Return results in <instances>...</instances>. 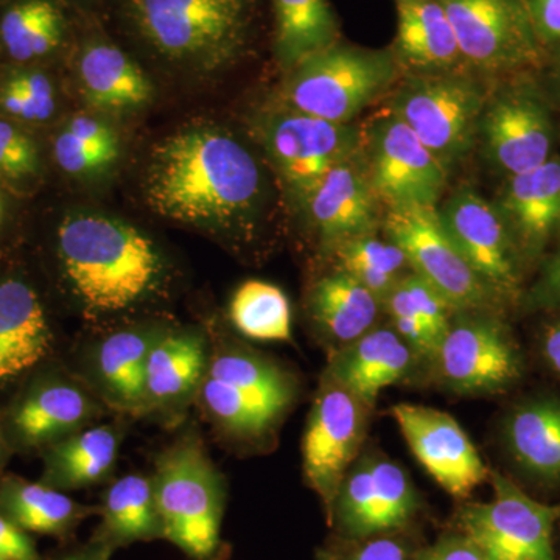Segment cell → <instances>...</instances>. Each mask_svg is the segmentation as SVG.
<instances>
[{"label":"cell","mask_w":560,"mask_h":560,"mask_svg":"<svg viewBox=\"0 0 560 560\" xmlns=\"http://www.w3.org/2000/svg\"><path fill=\"white\" fill-rule=\"evenodd\" d=\"M361 160L383 208L438 209L448 171L393 110L361 128Z\"/></svg>","instance_id":"cell-14"},{"label":"cell","mask_w":560,"mask_h":560,"mask_svg":"<svg viewBox=\"0 0 560 560\" xmlns=\"http://www.w3.org/2000/svg\"><path fill=\"white\" fill-rule=\"evenodd\" d=\"M536 73L492 81L482 109L478 139L504 178L534 171L558 153L555 108Z\"/></svg>","instance_id":"cell-8"},{"label":"cell","mask_w":560,"mask_h":560,"mask_svg":"<svg viewBox=\"0 0 560 560\" xmlns=\"http://www.w3.org/2000/svg\"><path fill=\"white\" fill-rule=\"evenodd\" d=\"M3 69H5V61H3L2 54H0V79H2Z\"/></svg>","instance_id":"cell-52"},{"label":"cell","mask_w":560,"mask_h":560,"mask_svg":"<svg viewBox=\"0 0 560 560\" xmlns=\"http://www.w3.org/2000/svg\"><path fill=\"white\" fill-rule=\"evenodd\" d=\"M275 103L334 124H353L401 79L389 47L337 40L285 70Z\"/></svg>","instance_id":"cell-6"},{"label":"cell","mask_w":560,"mask_h":560,"mask_svg":"<svg viewBox=\"0 0 560 560\" xmlns=\"http://www.w3.org/2000/svg\"><path fill=\"white\" fill-rule=\"evenodd\" d=\"M504 444L518 469L541 485L560 482V397L522 401L504 420Z\"/></svg>","instance_id":"cell-32"},{"label":"cell","mask_w":560,"mask_h":560,"mask_svg":"<svg viewBox=\"0 0 560 560\" xmlns=\"http://www.w3.org/2000/svg\"><path fill=\"white\" fill-rule=\"evenodd\" d=\"M397 28L389 49L404 75L469 72L441 0H394Z\"/></svg>","instance_id":"cell-28"},{"label":"cell","mask_w":560,"mask_h":560,"mask_svg":"<svg viewBox=\"0 0 560 560\" xmlns=\"http://www.w3.org/2000/svg\"><path fill=\"white\" fill-rule=\"evenodd\" d=\"M382 305L393 329L416 355L433 360L456 313L440 291L411 271L390 290Z\"/></svg>","instance_id":"cell-36"},{"label":"cell","mask_w":560,"mask_h":560,"mask_svg":"<svg viewBox=\"0 0 560 560\" xmlns=\"http://www.w3.org/2000/svg\"><path fill=\"white\" fill-rule=\"evenodd\" d=\"M230 319L243 337L256 341H289L291 305L289 298L265 280H246L230 302Z\"/></svg>","instance_id":"cell-39"},{"label":"cell","mask_w":560,"mask_h":560,"mask_svg":"<svg viewBox=\"0 0 560 560\" xmlns=\"http://www.w3.org/2000/svg\"><path fill=\"white\" fill-rule=\"evenodd\" d=\"M46 173V149L36 130L0 117V183L27 197L38 189Z\"/></svg>","instance_id":"cell-40"},{"label":"cell","mask_w":560,"mask_h":560,"mask_svg":"<svg viewBox=\"0 0 560 560\" xmlns=\"http://www.w3.org/2000/svg\"><path fill=\"white\" fill-rule=\"evenodd\" d=\"M540 352L548 368L560 377V318L544 327L540 335Z\"/></svg>","instance_id":"cell-48"},{"label":"cell","mask_w":560,"mask_h":560,"mask_svg":"<svg viewBox=\"0 0 560 560\" xmlns=\"http://www.w3.org/2000/svg\"><path fill=\"white\" fill-rule=\"evenodd\" d=\"M77 13L101 16L106 0H65Z\"/></svg>","instance_id":"cell-50"},{"label":"cell","mask_w":560,"mask_h":560,"mask_svg":"<svg viewBox=\"0 0 560 560\" xmlns=\"http://www.w3.org/2000/svg\"><path fill=\"white\" fill-rule=\"evenodd\" d=\"M54 348V331L38 291L20 276L0 279V385L38 368Z\"/></svg>","instance_id":"cell-26"},{"label":"cell","mask_w":560,"mask_h":560,"mask_svg":"<svg viewBox=\"0 0 560 560\" xmlns=\"http://www.w3.org/2000/svg\"><path fill=\"white\" fill-rule=\"evenodd\" d=\"M382 228L385 237L404 250L411 271L440 291L456 313L504 308L448 237L438 209H385Z\"/></svg>","instance_id":"cell-13"},{"label":"cell","mask_w":560,"mask_h":560,"mask_svg":"<svg viewBox=\"0 0 560 560\" xmlns=\"http://www.w3.org/2000/svg\"><path fill=\"white\" fill-rule=\"evenodd\" d=\"M164 540L190 560H228L221 536L226 481L206 451L200 434L187 431L154 460L151 475Z\"/></svg>","instance_id":"cell-4"},{"label":"cell","mask_w":560,"mask_h":560,"mask_svg":"<svg viewBox=\"0 0 560 560\" xmlns=\"http://www.w3.org/2000/svg\"><path fill=\"white\" fill-rule=\"evenodd\" d=\"M493 205L528 267L544 259L560 228V154L534 171L504 178Z\"/></svg>","instance_id":"cell-25"},{"label":"cell","mask_w":560,"mask_h":560,"mask_svg":"<svg viewBox=\"0 0 560 560\" xmlns=\"http://www.w3.org/2000/svg\"><path fill=\"white\" fill-rule=\"evenodd\" d=\"M390 415L420 466L453 499H467L489 480L492 470L451 415L411 404L396 405Z\"/></svg>","instance_id":"cell-20"},{"label":"cell","mask_w":560,"mask_h":560,"mask_svg":"<svg viewBox=\"0 0 560 560\" xmlns=\"http://www.w3.org/2000/svg\"><path fill=\"white\" fill-rule=\"evenodd\" d=\"M98 517L101 523L91 537L114 552L139 541L164 540L151 475L130 474L109 482Z\"/></svg>","instance_id":"cell-33"},{"label":"cell","mask_w":560,"mask_h":560,"mask_svg":"<svg viewBox=\"0 0 560 560\" xmlns=\"http://www.w3.org/2000/svg\"><path fill=\"white\" fill-rule=\"evenodd\" d=\"M552 245L541 259L539 278L523 293L521 304L528 311H560V228Z\"/></svg>","instance_id":"cell-41"},{"label":"cell","mask_w":560,"mask_h":560,"mask_svg":"<svg viewBox=\"0 0 560 560\" xmlns=\"http://www.w3.org/2000/svg\"><path fill=\"white\" fill-rule=\"evenodd\" d=\"M50 160L73 180L91 183L116 172L124 158V139L109 117L84 110L62 117L50 138Z\"/></svg>","instance_id":"cell-29"},{"label":"cell","mask_w":560,"mask_h":560,"mask_svg":"<svg viewBox=\"0 0 560 560\" xmlns=\"http://www.w3.org/2000/svg\"><path fill=\"white\" fill-rule=\"evenodd\" d=\"M7 0H0V5H2V3H5Z\"/></svg>","instance_id":"cell-53"},{"label":"cell","mask_w":560,"mask_h":560,"mask_svg":"<svg viewBox=\"0 0 560 560\" xmlns=\"http://www.w3.org/2000/svg\"><path fill=\"white\" fill-rule=\"evenodd\" d=\"M210 341L198 327L168 326L147 363V415L176 418L197 400L208 374Z\"/></svg>","instance_id":"cell-24"},{"label":"cell","mask_w":560,"mask_h":560,"mask_svg":"<svg viewBox=\"0 0 560 560\" xmlns=\"http://www.w3.org/2000/svg\"><path fill=\"white\" fill-rule=\"evenodd\" d=\"M370 411L350 390L323 377L302 438V467L307 485L323 501L327 523L338 489L359 458Z\"/></svg>","instance_id":"cell-18"},{"label":"cell","mask_w":560,"mask_h":560,"mask_svg":"<svg viewBox=\"0 0 560 560\" xmlns=\"http://www.w3.org/2000/svg\"><path fill=\"white\" fill-rule=\"evenodd\" d=\"M270 165L209 120L180 125L151 145L140 194L147 208L234 250L259 242L278 212Z\"/></svg>","instance_id":"cell-1"},{"label":"cell","mask_w":560,"mask_h":560,"mask_svg":"<svg viewBox=\"0 0 560 560\" xmlns=\"http://www.w3.org/2000/svg\"><path fill=\"white\" fill-rule=\"evenodd\" d=\"M61 70L90 110L113 120L136 116L154 101L149 70L94 14H80L75 43Z\"/></svg>","instance_id":"cell-12"},{"label":"cell","mask_w":560,"mask_h":560,"mask_svg":"<svg viewBox=\"0 0 560 560\" xmlns=\"http://www.w3.org/2000/svg\"><path fill=\"white\" fill-rule=\"evenodd\" d=\"M271 54L282 72L342 38L330 0H267Z\"/></svg>","instance_id":"cell-35"},{"label":"cell","mask_w":560,"mask_h":560,"mask_svg":"<svg viewBox=\"0 0 560 560\" xmlns=\"http://www.w3.org/2000/svg\"><path fill=\"white\" fill-rule=\"evenodd\" d=\"M545 55L560 49V0H522Z\"/></svg>","instance_id":"cell-42"},{"label":"cell","mask_w":560,"mask_h":560,"mask_svg":"<svg viewBox=\"0 0 560 560\" xmlns=\"http://www.w3.org/2000/svg\"><path fill=\"white\" fill-rule=\"evenodd\" d=\"M415 560H488L466 536L460 533L441 537L436 544L423 548Z\"/></svg>","instance_id":"cell-45"},{"label":"cell","mask_w":560,"mask_h":560,"mask_svg":"<svg viewBox=\"0 0 560 560\" xmlns=\"http://www.w3.org/2000/svg\"><path fill=\"white\" fill-rule=\"evenodd\" d=\"M536 75L552 108L560 109V49L547 55Z\"/></svg>","instance_id":"cell-46"},{"label":"cell","mask_w":560,"mask_h":560,"mask_svg":"<svg viewBox=\"0 0 560 560\" xmlns=\"http://www.w3.org/2000/svg\"><path fill=\"white\" fill-rule=\"evenodd\" d=\"M60 68L5 65L0 79V117L39 130L61 120Z\"/></svg>","instance_id":"cell-37"},{"label":"cell","mask_w":560,"mask_h":560,"mask_svg":"<svg viewBox=\"0 0 560 560\" xmlns=\"http://www.w3.org/2000/svg\"><path fill=\"white\" fill-rule=\"evenodd\" d=\"M168 326L162 320L124 324L92 346L86 383L108 410L147 415V363L151 348Z\"/></svg>","instance_id":"cell-22"},{"label":"cell","mask_w":560,"mask_h":560,"mask_svg":"<svg viewBox=\"0 0 560 560\" xmlns=\"http://www.w3.org/2000/svg\"><path fill=\"white\" fill-rule=\"evenodd\" d=\"M121 442L119 427L94 425L50 445L43 455L40 482L61 492L90 489L109 480Z\"/></svg>","instance_id":"cell-30"},{"label":"cell","mask_w":560,"mask_h":560,"mask_svg":"<svg viewBox=\"0 0 560 560\" xmlns=\"http://www.w3.org/2000/svg\"><path fill=\"white\" fill-rule=\"evenodd\" d=\"M418 508V493L407 471L386 456L368 455L346 474L329 526L346 540L370 539L405 528Z\"/></svg>","instance_id":"cell-19"},{"label":"cell","mask_w":560,"mask_h":560,"mask_svg":"<svg viewBox=\"0 0 560 560\" xmlns=\"http://www.w3.org/2000/svg\"><path fill=\"white\" fill-rule=\"evenodd\" d=\"M11 451L9 441H7L5 433H3L2 423H0V478H2L3 469L9 463Z\"/></svg>","instance_id":"cell-51"},{"label":"cell","mask_w":560,"mask_h":560,"mask_svg":"<svg viewBox=\"0 0 560 560\" xmlns=\"http://www.w3.org/2000/svg\"><path fill=\"white\" fill-rule=\"evenodd\" d=\"M0 514L25 533L68 544L81 523L98 515V506L80 503L40 481L5 475L0 478Z\"/></svg>","instance_id":"cell-31"},{"label":"cell","mask_w":560,"mask_h":560,"mask_svg":"<svg viewBox=\"0 0 560 560\" xmlns=\"http://www.w3.org/2000/svg\"><path fill=\"white\" fill-rule=\"evenodd\" d=\"M307 304L316 329L337 350L374 329L383 308L370 290L340 270L313 283Z\"/></svg>","instance_id":"cell-34"},{"label":"cell","mask_w":560,"mask_h":560,"mask_svg":"<svg viewBox=\"0 0 560 560\" xmlns=\"http://www.w3.org/2000/svg\"><path fill=\"white\" fill-rule=\"evenodd\" d=\"M108 410L86 382L61 371L33 375L0 419L13 452H44Z\"/></svg>","instance_id":"cell-17"},{"label":"cell","mask_w":560,"mask_h":560,"mask_svg":"<svg viewBox=\"0 0 560 560\" xmlns=\"http://www.w3.org/2000/svg\"><path fill=\"white\" fill-rule=\"evenodd\" d=\"M493 499L464 504L456 517L466 536L488 560H558L555 528L560 504L540 503L499 471H490Z\"/></svg>","instance_id":"cell-11"},{"label":"cell","mask_w":560,"mask_h":560,"mask_svg":"<svg viewBox=\"0 0 560 560\" xmlns=\"http://www.w3.org/2000/svg\"><path fill=\"white\" fill-rule=\"evenodd\" d=\"M448 237L501 304H521L528 264L493 205L464 187L438 208Z\"/></svg>","instance_id":"cell-16"},{"label":"cell","mask_w":560,"mask_h":560,"mask_svg":"<svg viewBox=\"0 0 560 560\" xmlns=\"http://www.w3.org/2000/svg\"><path fill=\"white\" fill-rule=\"evenodd\" d=\"M208 374L197 401L210 422L238 440H260L289 411L296 382L280 364L220 334H210Z\"/></svg>","instance_id":"cell-5"},{"label":"cell","mask_w":560,"mask_h":560,"mask_svg":"<svg viewBox=\"0 0 560 560\" xmlns=\"http://www.w3.org/2000/svg\"><path fill=\"white\" fill-rule=\"evenodd\" d=\"M80 13L65 0H7L0 5V54L5 65L62 68Z\"/></svg>","instance_id":"cell-23"},{"label":"cell","mask_w":560,"mask_h":560,"mask_svg":"<svg viewBox=\"0 0 560 560\" xmlns=\"http://www.w3.org/2000/svg\"><path fill=\"white\" fill-rule=\"evenodd\" d=\"M488 83L470 72L401 75L389 92L388 109L451 172L478 140Z\"/></svg>","instance_id":"cell-7"},{"label":"cell","mask_w":560,"mask_h":560,"mask_svg":"<svg viewBox=\"0 0 560 560\" xmlns=\"http://www.w3.org/2000/svg\"><path fill=\"white\" fill-rule=\"evenodd\" d=\"M329 256L337 261V270L355 279L381 302L411 272L404 250L386 237L378 238L377 234L341 243Z\"/></svg>","instance_id":"cell-38"},{"label":"cell","mask_w":560,"mask_h":560,"mask_svg":"<svg viewBox=\"0 0 560 560\" xmlns=\"http://www.w3.org/2000/svg\"><path fill=\"white\" fill-rule=\"evenodd\" d=\"M0 560H3V559H0Z\"/></svg>","instance_id":"cell-54"},{"label":"cell","mask_w":560,"mask_h":560,"mask_svg":"<svg viewBox=\"0 0 560 560\" xmlns=\"http://www.w3.org/2000/svg\"><path fill=\"white\" fill-rule=\"evenodd\" d=\"M254 135L293 201L335 165L357 156L363 139L359 125L334 124L278 103L257 117Z\"/></svg>","instance_id":"cell-9"},{"label":"cell","mask_w":560,"mask_h":560,"mask_svg":"<svg viewBox=\"0 0 560 560\" xmlns=\"http://www.w3.org/2000/svg\"><path fill=\"white\" fill-rule=\"evenodd\" d=\"M113 555L106 545L91 537L86 544L68 545L47 560H110Z\"/></svg>","instance_id":"cell-47"},{"label":"cell","mask_w":560,"mask_h":560,"mask_svg":"<svg viewBox=\"0 0 560 560\" xmlns=\"http://www.w3.org/2000/svg\"><path fill=\"white\" fill-rule=\"evenodd\" d=\"M0 559L44 560L32 534L25 533L0 514Z\"/></svg>","instance_id":"cell-44"},{"label":"cell","mask_w":560,"mask_h":560,"mask_svg":"<svg viewBox=\"0 0 560 560\" xmlns=\"http://www.w3.org/2000/svg\"><path fill=\"white\" fill-rule=\"evenodd\" d=\"M294 202L327 254L341 243L377 234L385 213L361 160V151L320 176Z\"/></svg>","instance_id":"cell-21"},{"label":"cell","mask_w":560,"mask_h":560,"mask_svg":"<svg viewBox=\"0 0 560 560\" xmlns=\"http://www.w3.org/2000/svg\"><path fill=\"white\" fill-rule=\"evenodd\" d=\"M418 359L393 327H374L335 350L324 378L350 390L372 410L382 390L404 381Z\"/></svg>","instance_id":"cell-27"},{"label":"cell","mask_w":560,"mask_h":560,"mask_svg":"<svg viewBox=\"0 0 560 560\" xmlns=\"http://www.w3.org/2000/svg\"><path fill=\"white\" fill-rule=\"evenodd\" d=\"M464 65L488 81L539 72L541 49L522 0H441Z\"/></svg>","instance_id":"cell-10"},{"label":"cell","mask_w":560,"mask_h":560,"mask_svg":"<svg viewBox=\"0 0 560 560\" xmlns=\"http://www.w3.org/2000/svg\"><path fill=\"white\" fill-rule=\"evenodd\" d=\"M101 20L153 80L208 88L271 47L267 0H106Z\"/></svg>","instance_id":"cell-2"},{"label":"cell","mask_w":560,"mask_h":560,"mask_svg":"<svg viewBox=\"0 0 560 560\" xmlns=\"http://www.w3.org/2000/svg\"><path fill=\"white\" fill-rule=\"evenodd\" d=\"M330 560H410V556L404 541L385 534L353 541V547L349 551L342 552L340 558Z\"/></svg>","instance_id":"cell-43"},{"label":"cell","mask_w":560,"mask_h":560,"mask_svg":"<svg viewBox=\"0 0 560 560\" xmlns=\"http://www.w3.org/2000/svg\"><path fill=\"white\" fill-rule=\"evenodd\" d=\"M16 195L0 183V238L9 234L16 221Z\"/></svg>","instance_id":"cell-49"},{"label":"cell","mask_w":560,"mask_h":560,"mask_svg":"<svg viewBox=\"0 0 560 560\" xmlns=\"http://www.w3.org/2000/svg\"><path fill=\"white\" fill-rule=\"evenodd\" d=\"M49 249L66 300L94 323L132 318L164 301L172 285V260L160 243L101 210L72 209L58 217Z\"/></svg>","instance_id":"cell-3"},{"label":"cell","mask_w":560,"mask_h":560,"mask_svg":"<svg viewBox=\"0 0 560 560\" xmlns=\"http://www.w3.org/2000/svg\"><path fill=\"white\" fill-rule=\"evenodd\" d=\"M431 361L440 381L464 396L504 393L523 375L521 346L493 312L455 313Z\"/></svg>","instance_id":"cell-15"}]
</instances>
